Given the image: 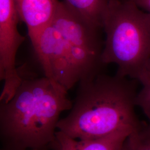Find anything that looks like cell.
I'll use <instances>...</instances> for the list:
<instances>
[{"instance_id":"cell-1","label":"cell","mask_w":150,"mask_h":150,"mask_svg":"<svg viewBox=\"0 0 150 150\" xmlns=\"http://www.w3.org/2000/svg\"><path fill=\"white\" fill-rule=\"evenodd\" d=\"M13 97L0 105V138L3 150L51 148L61 113L73 103L66 90L54 81L25 77Z\"/></svg>"},{"instance_id":"cell-2","label":"cell","mask_w":150,"mask_h":150,"mask_svg":"<svg viewBox=\"0 0 150 150\" xmlns=\"http://www.w3.org/2000/svg\"><path fill=\"white\" fill-rule=\"evenodd\" d=\"M136 80L101 73L79 83L70 112L59 120L57 129L71 137L95 139L141 122L134 112Z\"/></svg>"},{"instance_id":"cell-3","label":"cell","mask_w":150,"mask_h":150,"mask_svg":"<svg viewBox=\"0 0 150 150\" xmlns=\"http://www.w3.org/2000/svg\"><path fill=\"white\" fill-rule=\"evenodd\" d=\"M103 30V64H114L117 75L139 80L150 60V13L134 0H110Z\"/></svg>"},{"instance_id":"cell-4","label":"cell","mask_w":150,"mask_h":150,"mask_svg":"<svg viewBox=\"0 0 150 150\" xmlns=\"http://www.w3.org/2000/svg\"><path fill=\"white\" fill-rule=\"evenodd\" d=\"M52 25L64 40L79 82L102 73V28L81 16L64 0L59 1Z\"/></svg>"},{"instance_id":"cell-5","label":"cell","mask_w":150,"mask_h":150,"mask_svg":"<svg viewBox=\"0 0 150 150\" xmlns=\"http://www.w3.org/2000/svg\"><path fill=\"white\" fill-rule=\"evenodd\" d=\"M18 20L15 0H0V79L4 81L1 103L11 100L23 81L16 67L17 52L25 40L18 32Z\"/></svg>"},{"instance_id":"cell-6","label":"cell","mask_w":150,"mask_h":150,"mask_svg":"<svg viewBox=\"0 0 150 150\" xmlns=\"http://www.w3.org/2000/svg\"><path fill=\"white\" fill-rule=\"evenodd\" d=\"M32 45L45 76L67 91L79 83L64 40L52 24L40 33Z\"/></svg>"},{"instance_id":"cell-7","label":"cell","mask_w":150,"mask_h":150,"mask_svg":"<svg viewBox=\"0 0 150 150\" xmlns=\"http://www.w3.org/2000/svg\"><path fill=\"white\" fill-rule=\"evenodd\" d=\"M20 20L27 27L33 43L40 33L52 24L59 0H15Z\"/></svg>"},{"instance_id":"cell-8","label":"cell","mask_w":150,"mask_h":150,"mask_svg":"<svg viewBox=\"0 0 150 150\" xmlns=\"http://www.w3.org/2000/svg\"><path fill=\"white\" fill-rule=\"evenodd\" d=\"M133 129L129 127L122 128L102 137L89 139H73L58 130L51 149L54 150H121Z\"/></svg>"},{"instance_id":"cell-9","label":"cell","mask_w":150,"mask_h":150,"mask_svg":"<svg viewBox=\"0 0 150 150\" xmlns=\"http://www.w3.org/2000/svg\"><path fill=\"white\" fill-rule=\"evenodd\" d=\"M87 20L103 28V21L110 0H64Z\"/></svg>"},{"instance_id":"cell-10","label":"cell","mask_w":150,"mask_h":150,"mask_svg":"<svg viewBox=\"0 0 150 150\" xmlns=\"http://www.w3.org/2000/svg\"><path fill=\"white\" fill-rule=\"evenodd\" d=\"M121 150H150V126L141 122L132 131Z\"/></svg>"},{"instance_id":"cell-11","label":"cell","mask_w":150,"mask_h":150,"mask_svg":"<svg viewBox=\"0 0 150 150\" xmlns=\"http://www.w3.org/2000/svg\"><path fill=\"white\" fill-rule=\"evenodd\" d=\"M138 81L141 83L142 88L137 92L136 104L144 113L150 126V60Z\"/></svg>"},{"instance_id":"cell-12","label":"cell","mask_w":150,"mask_h":150,"mask_svg":"<svg viewBox=\"0 0 150 150\" xmlns=\"http://www.w3.org/2000/svg\"><path fill=\"white\" fill-rule=\"evenodd\" d=\"M143 10L150 13V0H134Z\"/></svg>"},{"instance_id":"cell-13","label":"cell","mask_w":150,"mask_h":150,"mask_svg":"<svg viewBox=\"0 0 150 150\" xmlns=\"http://www.w3.org/2000/svg\"><path fill=\"white\" fill-rule=\"evenodd\" d=\"M36 150V149H32V150Z\"/></svg>"}]
</instances>
